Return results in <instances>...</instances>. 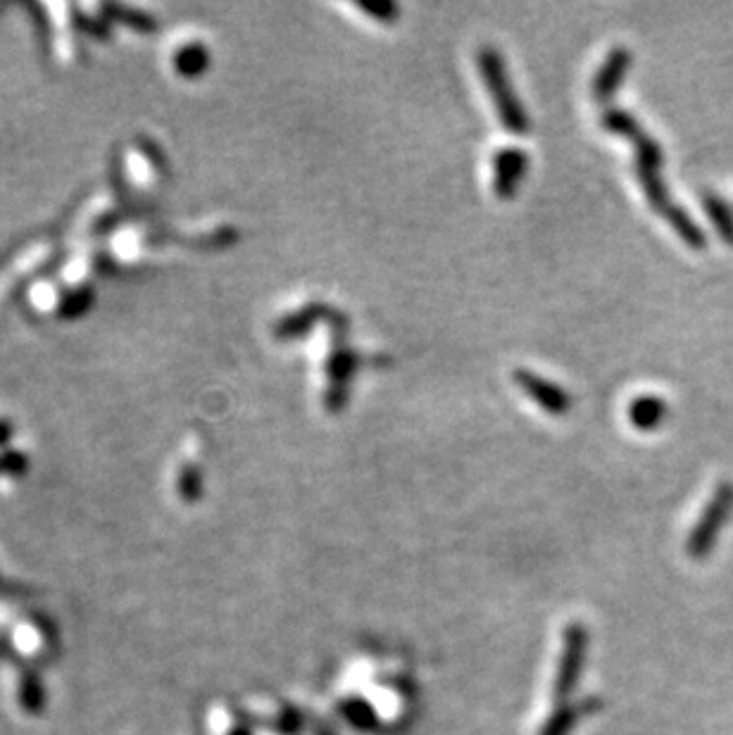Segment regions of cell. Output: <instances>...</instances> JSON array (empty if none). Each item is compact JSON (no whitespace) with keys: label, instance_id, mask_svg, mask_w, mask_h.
<instances>
[{"label":"cell","instance_id":"cell-1","mask_svg":"<svg viewBox=\"0 0 733 735\" xmlns=\"http://www.w3.org/2000/svg\"><path fill=\"white\" fill-rule=\"evenodd\" d=\"M327 322L331 329V353L327 357V391H324V407L329 412H341L348 405L353 376L360 367L362 357L350 345V319L346 312L329 307Z\"/></svg>","mask_w":733,"mask_h":735},{"label":"cell","instance_id":"cell-2","mask_svg":"<svg viewBox=\"0 0 733 735\" xmlns=\"http://www.w3.org/2000/svg\"><path fill=\"white\" fill-rule=\"evenodd\" d=\"M476 67H479L481 79L488 86V93H491L503 127L510 134L524 136L529 131L531 122L529 115H526L524 103L519 100L515 86H512L505 58L500 55V50L493 46H479V50H476Z\"/></svg>","mask_w":733,"mask_h":735},{"label":"cell","instance_id":"cell-3","mask_svg":"<svg viewBox=\"0 0 733 735\" xmlns=\"http://www.w3.org/2000/svg\"><path fill=\"white\" fill-rule=\"evenodd\" d=\"M600 124L603 129L610 131L615 136H624L634 143L636 150V169H660L662 167V148L653 136L641 127V122L634 115L622 108H607L600 115Z\"/></svg>","mask_w":733,"mask_h":735},{"label":"cell","instance_id":"cell-4","mask_svg":"<svg viewBox=\"0 0 733 735\" xmlns=\"http://www.w3.org/2000/svg\"><path fill=\"white\" fill-rule=\"evenodd\" d=\"M733 510V486L731 483H722L717 490H714L710 505L705 507L703 517H700L698 526L691 533V540H688V555L695 559H703L710 555L714 540L719 536V529L724 526V521L729 519V514Z\"/></svg>","mask_w":733,"mask_h":735},{"label":"cell","instance_id":"cell-5","mask_svg":"<svg viewBox=\"0 0 733 735\" xmlns=\"http://www.w3.org/2000/svg\"><path fill=\"white\" fill-rule=\"evenodd\" d=\"M529 169V155L517 146L500 148L493 157V191L500 200L515 198L519 184Z\"/></svg>","mask_w":733,"mask_h":735},{"label":"cell","instance_id":"cell-6","mask_svg":"<svg viewBox=\"0 0 733 735\" xmlns=\"http://www.w3.org/2000/svg\"><path fill=\"white\" fill-rule=\"evenodd\" d=\"M515 381L517 386L526 391V395H531V400H534L538 407H543L548 414L562 417V414L572 410V395L567 393V388L557 386V383L543 379V376L529 372V369H517Z\"/></svg>","mask_w":733,"mask_h":735},{"label":"cell","instance_id":"cell-7","mask_svg":"<svg viewBox=\"0 0 733 735\" xmlns=\"http://www.w3.org/2000/svg\"><path fill=\"white\" fill-rule=\"evenodd\" d=\"M629 67H631V50L624 46L612 48L593 77L591 84L593 98L600 100V103H607V100L619 91V86L624 84V77L626 72H629Z\"/></svg>","mask_w":733,"mask_h":735},{"label":"cell","instance_id":"cell-8","mask_svg":"<svg viewBox=\"0 0 733 735\" xmlns=\"http://www.w3.org/2000/svg\"><path fill=\"white\" fill-rule=\"evenodd\" d=\"M327 314H329V305L308 303L300 307V310L281 317L277 326H274V334H277V338H281V341H288V338H300L308 334L312 326H317L319 322H327Z\"/></svg>","mask_w":733,"mask_h":735},{"label":"cell","instance_id":"cell-9","mask_svg":"<svg viewBox=\"0 0 733 735\" xmlns=\"http://www.w3.org/2000/svg\"><path fill=\"white\" fill-rule=\"evenodd\" d=\"M667 417V402L660 395H638L629 405V422L638 431L660 429Z\"/></svg>","mask_w":733,"mask_h":735},{"label":"cell","instance_id":"cell-10","mask_svg":"<svg viewBox=\"0 0 733 735\" xmlns=\"http://www.w3.org/2000/svg\"><path fill=\"white\" fill-rule=\"evenodd\" d=\"M172 62H174V69H177L181 77L196 79L210 65V50L205 48V43H200V41L184 43V46L174 50Z\"/></svg>","mask_w":733,"mask_h":735},{"label":"cell","instance_id":"cell-11","mask_svg":"<svg viewBox=\"0 0 733 735\" xmlns=\"http://www.w3.org/2000/svg\"><path fill=\"white\" fill-rule=\"evenodd\" d=\"M703 203H705L707 215H710L712 222L717 224L719 236H722L726 243H733V212L729 210V205H726L722 198L710 196V193H705Z\"/></svg>","mask_w":733,"mask_h":735},{"label":"cell","instance_id":"cell-12","mask_svg":"<svg viewBox=\"0 0 733 735\" xmlns=\"http://www.w3.org/2000/svg\"><path fill=\"white\" fill-rule=\"evenodd\" d=\"M355 5L362 12H367V15H372L374 20H379L384 24H393L400 15V8L393 3V0H357Z\"/></svg>","mask_w":733,"mask_h":735}]
</instances>
